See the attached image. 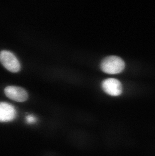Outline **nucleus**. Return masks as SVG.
Here are the masks:
<instances>
[{
    "label": "nucleus",
    "mask_w": 155,
    "mask_h": 156,
    "mask_svg": "<svg viewBox=\"0 0 155 156\" xmlns=\"http://www.w3.org/2000/svg\"><path fill=\"white\" fill-rule=\"evenodd\" d=\"M124 68V61L118 56H108L103 60L101 63V70L110 74L120 73Z\"/></svg>",
    "instance_id": "1"
},
{
    "label": "nucleus",
    "mask_w": 155,
    "mask_h": 156,
    "mask_svg": "<svg viewBox=\"0 0 155 156\" xmlns=\"http://www.w3.org/2000/svg\"><path fill=\"white\" fill-rule=\"evenodd\" d=\"M0 62L6 69L15 73L20 70V62L16 56L8 51H2L0 52Z\"/></svg>",
    "instance_id": "2"
},
{
    "label": "nucleus",
    "mask_w": 155,
    "mask_h": 156,
    "mask_svg": "<svg viewBox=\"0 0 155 156\" xmlns=\"http://www.w3.org/2000/svg\"><path fill=\"white\" fill-rule=\"evenodd\" d=\"M4 91L8 98L16 102H24L28 99L27 91L21 87L8 86L5 88Z\"/></svg>",
    "instance_id": "3"
},
{
    "label": "nucleus",
    "mask_w": 155,
    "mask_h": 156,
    "mask_svg": "<svg viewBox=\"0 0 155 156\" xmlns=\"http://www.w3.org/2000/svg\"><path fill=\"white\" fill-rule=\"evenodd\" d=\"M103 90L106 94L112 96H119L122 91V83L115 78H108L102 83Z\"/></svg>",
    "instance_id": "4"
},
{
    "label": "nucleus",
    "mask_w": 155,
    "mask_h": 156,
    "mask_svg": "<svg viewBox=\"0 0 155 156\" xmlns=\"http://www.w3.org/2000/svg\"><path fill=\"white\" fill-rule=\"evenodd\" d=\"M17 113L15 108L10 104L0 103V122H8L16 118Z\"/></svg>",
    "instance_id": "5"
},
{
    "label": "nucleus",
    "mask_w": 155,
    "mask_h": 156,
    "mask_svg": "<svg viewBox=\"0 0 155 156\" xmlns=\"http://www.w3.org/2000/svg\"><path fill=\"white\" fill-rule=\"evenodd\" d=\"M26 121L28 124H33L36 122L37 119L33 115H30L26 117Z\"/></svg>",
    "instance_id": "6"
}]
</instances>
